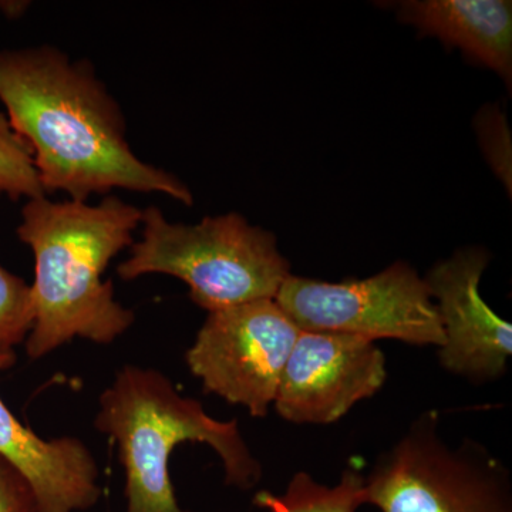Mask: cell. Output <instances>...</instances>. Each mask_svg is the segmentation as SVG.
I'll return each mask as SVG.
<instances>
[{"mask_svg": "<svg viewBox=\"0 0 512 512\" xmlns=\"http://www.w3.org/2000/svg\"><path fill=\"white\" fill-rule=\"evenodd\" d=\"M0 101L32 150L47 194L87 202L114 188L157 192L194 204L190 188L131 150L119 101L93 64L53 46L0 52Z\"/></svg>", "mask_w": 512, "mask_h": 512, "instance_id": "obj_1", "label": "cell"}, {"mask_svg": "<svg viewBox=\"0 0 512 512\" xmlns=\"http://www.w3.org/2000/svg\"><path fill=\"white\" fill-rule=\"evenodd\" d=\"M16 234L35 258L30 285L33 325L26 352L39 360L80 338L100 345L120 338L136 319L114 298L103 275L134 244L143 210L116 195L99 204L32 198L23 205Z\"/></svg>", "mask_w": 512, "mask_h": 512, "instance_id": "obj_2", "label": "cell"}, {"mask_svg": "<svg viewBox=\"0 0 512 512\" xmlns=\"http://www.w3.org/2000/svg\"><path fill=\"white\" fill-rule=\"evenodd\" d=\"M94 426L119 447L126 512H192L178 504L168 470L174 448L187 441L212 447L232 487L251 490L262 478L261 463L237 420L212 419L200 402L181 396L154 369L127 365L119 370L101 393Z\"/></svg>", "mask_w": 512, "mask_h": 512, "instance_id": "obj_3", "label": "cell"}, {"mask_svg": "<svg viewBox=\"0 0 512 512\" xmlns=\"http://www.w3.org/2000/svg\"><path fill=\"white\" fill-rule=\"evenodd\" d=\"M141 239L117 266L121 281L163 274L190 288L208 313L275 299L291 274L272 232L254 227L237 212L205 217L198 224L171 222L158 207L143 210Z\"/></svg>", "mask_w": 512, "mask_h": 512, "instance_id": "obj_4", "label": "cell"}, {"mask_svg": "<svg viewBox=\"0 0 512 512\" xmlns=\"http://www.w3.org/2000/svg\"><path fill=\"white\" fill-rule=\"evenodd\" d=\"M382 512H512L510 474L476 441L450 446L439 416L424 413L366 477Z\"/></svg>", "mask_w": 512, "mask_h": 512, "instance_id": "obj_5", "label": "cell"}, {"mask_svg": "<svg viewBox=\"0 0 512 512\" xmlns=\"http://www.w3.org/2000/svg\"><path fill=\"white\" fill-rule=\"evenodd\" d=\"M275 301L301 330L439 349L446 342L426 282L403 261L370 278L338 284L289 275Z\"/></svg>", "mask_w": 512, "mask_h": 512, "instance_id": "obj_6", "label": "cell"}, {"mask_svg": "<svg viewBox=\"0 0 512 512\" xmlns=\"http://www.w3.org/2000/svg\"><path fill=\"white\" fill-rule=\"evenodd\" d=\"M301 329L275 299L208 313L185 360L207 393L262 419L274 406Z\"/></svg>", "mask_w": 512, "mask_h": 512, "instance_id": "obj_7", "label": "cell"}, {"mask_svg": "<svg viewBox=\"0 0 512 512\" xmlns=\"http://www.w3.org/2000/svg\"><path fill=\"white\" fill-rule=\"evenodd\" d=\"M386 356L372 340L301 330L274 407L295 424H330L370 399L386 382Z\"/></svg>", "mask_w": 512, "mask_h": 512, "instance_id": "obj_8", "label": "cell"}, {"mask_svg": "<svg viewBox=\"0 0 512 512\" xmlns=\"http://www.w3.org/2000/svg\"><path fill=\"white\" fill-rule=\"evenodd\" d=\"M488 262L490 254L484 248L458 249L424 278L446 338L439 349L441 366L473 383L500 379L512 355L511 323L500 318L480 293Z\"/></svg>", "mask_w": 512, "mask_h": 512, "instance_id": "obj_9", "label": "cell"}, {"mask_svg": "<svg viewBox=\"0 0 512 512\" xmlns=\"http://www.w3.org/2000/svg\"><path fill=\"white\" fill-rule=\"evenodd\" d=\"M15 352L0 350V372L15 365ZM0 457L26 478L37 512L86 511L99 503V467L76 437L45 440L23 426L0 399Z\"/></svg>", "mask_w": 512, "mask_h": 512, "instance_id": "obj_10", "label": "cell"}, {"mask_svg": "<svg viewBox=\"0 0 512 512\" xmlns=\"http://www.w3.org/2000/svg\"><path fill=\"white\" fill-rule=\"evenodd\" d=\"M399 18L424 35L457 46L503 76L512 79V3L510 0H409Z\"/></svg>", "mask_w": 512, "mask_h": 512, "instance_id": "obj_11", "label": "cell"}, {"mask_svg": "<svg viewBox=\"0 0 512 512\" xmlns=\"http://www.w3.org/2000/svg\"><path fill=\"white\" fill-rule=\"evenodd\" d=\"M254 503L269 512H356L367 504L366 477L346 470L339 483L330 487L299 471L284 494L259 491Z\"/></svg>", "mask_w": 512, "mask_h": 512, "instance_id": "obj_12", "label": "cell"}, {"mask_svg": "<svg viewBox=\"0 0 512 512\" xmlns=\"http://www.w3.org/2000/svg\"><path fill=\"white\" fill-rule=\"evenodd\" d=\"M0 194L13 201L46 195L33 163L32 150L3 113H0Z\"/></svg>", "mask_w": 512, "mask_h": 512, "instance_id": "obj_13", "label": "cell"}, {"mask_svg": "<svg viewBox=\"0 0 512 512\" xmlns=\"http://www.w3.org/2000/svg\"><path fill=\"white\" fill-rule=\"evenodd\" d=\"M33 325L30 285L0 265V350L12 352Z\"/></svg>", "mask_w": 512, "mask_h": 512, "instance_id": "obj_14", "label": "cell"}, {"mask_svg": "<svg viewBox=\"0 0 512 512\" xmlns=\"http://www.w3.org/2000/svg\"><path fill=\"white\" fill-rule=\"evenodd\" d=\"M0 512H37L35 494L26 478L0 457Z\"/></svg>", "mask_w": 512, "mask_h": 512, "instance_id": "obj_15", "label": "cell"}, {"mask_svg": "<svg viewBox=\"0 0 512 512\" xmlns=\"http://www.w3.org/2000/svg\"><path fill=\"white\" fill-rule=\"evenodd\" d=\"M28 5V2H0V10L6 13L9 18H19L28 8Z\"/></svg>", "mask_w": 512, "mask_h": 512, "instance_id": "obj_16", "label": "cell"}]
</instances>
